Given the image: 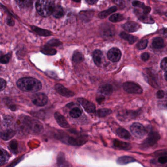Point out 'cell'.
I'll list each match as a JSON object with an SVG mask.
<instances>
[{
	"mask_svg": "<svg viewBox=\"0 0 167 167\" xmlns=\"http://www.w3.org/2000/svg\"><path fill=\"white\" fill-rule=\"evenodd\" d=\"M18 88L25 92H36L42 88V84L38 80L32 77H24L17 82Z\"/></svg>",
	"mask_w": 167,
	"mask_h": 167,
	"instance_id": "cell-1",
	"label": "cell"
},
{
	"mask_svg": "<svg viewBox=\"0 0 167 167\" xmlns=\"http://www.w3.org/2000/svg\"><path fill=\"white\" fill-rule=\"evenodd\" d=\"M55 7L53 0H38L36 2V10L43 17H48L52 14Z\"/></svg>",
	"mask_w": 167,
	"mask_h": 167,
	"instance_id": "cell-2",
	"label": "cell"
},
{
	"mask_svg": "<svg viewBox=\"0 0 167 167\" xmlns=\"http://www.w3.org/2000/svg\"><path fill=\"white\" fill-rule=\"evenodd\" d=\"M24 123L28 130L33 134H39L43 130V125L37 120L27 116L24 118Z\"/></svg>",
	"mask_w": 167,
	"mask_h": 167,
	"instance_id": "cell-3",
	"label": "cell"
},
{
	"mask_svg": "<svg viewBox=\"0 0 167 167\" xmlns=\"http://www.w3.org/2000/svg\"><path fill=\"white\" fill-rule=\"evenodd\" d=\"M130 130L131 134L138 139L142 138L147 133L144 126L138 123H134L130 126Z\"/></svg>",
	"mask_w": 167,
	"mask_h": 167,
	"instance_id": "cell-4",
	"label": "cell"
},
{
	"mask_svg": "<svg viewBox=\"0 0 167 167\" xmlns=\"http://www.w3.org/2000/svg\"><path fill=\"white\" fill-rule=\"evenodd\" d=\"M123 88L125 91L132 94H141L143 90L141 87L137 84L133 82H126L124 83Z\"/></svg>",
	"mask_w": 167,
	"mask_h": 167,
	"instance_id": "cell-5",
	"label": "cell"
},
{
	"mask_svg": "<svg viewBox=\"0 0 167 167\" xmlns=\"http://www.w3.org/2000/svg\"><path fill=\"white\" fill-rule=\"evenodd\" d=\"M31 100L34 105L37 106H44L48 103V97L43 93H37L33 94Z\"/></svg>",
	"mask_w": 167,
	"mask_h": 167,
	"instance_id": "cell-6",
	"label": "cell"
},
{
	"mask_svg": "<svg viewBox=\"0 0 167 167\" xmlns=\"http://www.w3.org/2000/svg\"><path fill=\"white\" fill-rule=\"evenodd\" d=\"M160 136L159 134L157 132H151L148 135V137L145 141L144 144L145 146H146L147 147H150V146L154 145L160 139Z\"/></svg>",
	"mask_w": 167,
	"mask_h": 167,
	"instance_id": "cell-7",
	"label": "cell"
},
{
	"mask_svg": "<svg viewBox=\"0 0 167 167\" xmlns=\"http://www.w3.org/2000/svg\"><path fill=\"white\" fill-rule=\"evenodd\" d=\"M78 101L79 102V103L82 106L87 112L88 113H93L95 112V106L92 102L83 98H78Z\"/></svg>",
	"mask_w": 167,
	"mask_h": 167,
	"instance_id": "cell-8",
	"label": "cell"
},
{
	"mask_svg": "<svg viewBox=\"0 0 167 167\" xmlns=\"http://www.w3.org/2000/svg\"><path fill=\"white\" fill-rule=\"evenodd\" d=\"M121 52L118 48H112L107 52V58L110 61L116 62L119 61L121 57Z\"/></svg>",
	"mask_w": 167,
	"mask_h": 167,
	"instance_id": "cell-9",
	"label": "cell"
},
{
	"mask_svg": "<svg viewBox=\"0 0 167 167\" xmlns=\"http://www.w3.org/2000/svg\"><path fill=\"white\" fill-rule=\"evenodd\" d=\"M134 13H135L137 17L142 22L147 24H153L154 21L150 16L148 15L145 14L143 11L140 10H139L135 9L134 10Z\"/></svg>",
	"mask_w": 167,
	"mask_h": 167,
	"instance_id": "cell-10",
	"label": "cell"
},
{
	"mask_svg": "<svg viewBox=\"0 0 167 167\" xmlns=\"http://www.w3.org/2000/svg\"><path fill=\"white\" fill-rule=\"evenodd\" d=\"M55 88L57 92L63 96L66 97H71L74 95V92L68 88H66L60 84H56L55 86Z\"/></svg>",
	"mask_w": 167,
	"mask_h": 167,
	"instance_id": "cell-11",
	"label": "cell"
},
{
	"mask_svg": "<svg viewBox=\"0 0 167 167\" xmlns=\"http://www.w3.org/2000/svg\"><path fill=\"white\" fill-rule=\"evenodd\" d=\"M123 28L126 31L129 32H134L137 31L140 28L138 23L134 21H128L123 25Z\"/></svg>",
	"mask_w": 167,
	"mask_h": 167,
	"instance_id": "cell-12",
	"label": "cell"
},
{
	"mask_svg": "<svg viewBox=\"0 0 167 167\" xmlns=\"http://www.w3.org/2000/svg\"><path fill=\"white\" fill-rule=\"evenodd\" d=\"M54 117L59 125L64 128H68L69 125L65 117L59 112H56L54 114Z\"/></svg>",
	"mask_w": 167,
	"mask_h": 167,
	"instance_id": "cell-13",
	"label": "cell"
},
{
	"mask_svg": "<svg viewBox=\"0 0 167 167\" xmlns=\"http://www.w3.org/2000/svg\"><path fill=\"white\" fill-rule=\"evenodd\" d=\"M87 140L85 137L80 136L78 137H70L68 139V143L74 146H80L85 144Z\"/></svg>",
	"mask_w": 167,
	"mask_h": 167,
	"instance_id": "cell-14",
	"label": "cell"
},
{
	"mask_svg": "<svg viewBox=\"0 0 167 167\" xmlns=\"http://www.w3.org/2000/svg\"><path fill=\"white\" fill-rule=\"evenodd\" d=\"M99 91L104 95H110L113 92V87L109 84H106L99 87Z\"/></svg>",
	"mask_w": 167,
	"mask_h": 167,
	"instance_id": "cell-15",
	"label": "cell"
},
{
	"mask_svg": "<svg viewBox=\"0 0 167 167\" xmlns=\"http://www.w3.org/2000/svg\"><path fill=\"white\" fill-rule=\"evenodd\" d=\"M112 25H103V26L102 28V33L103 36L106 37H111L114 35L115 34L114 29L113 27H111Z\"/></svg>",
	"mask_w": 167,
	"mask_h": 167,
	"instance_id": "cell-16",
	"label": "cell"
},
{
	"mask_svg": "<svg viewBox=\"0 0 167 167\" xmlns=\"http://www.w3.org/2000/svg\"><path fill=\"white\" fill-rule=\"evenodd\" d=\"M16 131L12 129H8L0 133V137L4 140H9L14 136Z\"/></svg>",
	"mask_w": 167,
	"mask_h": 167,
	"instance_id": "cell-17",
	"label": "cell"
},
{
	"mask_svg": "<svg viewBox=\"0 0 167 167\" xmlns=\"http://www.w3.org/2000/svg\"><path fill=\"white\" fill-rule=\"evenodd\" d=\"M133 6H134V7L141 9L143 11V12L146 14H149V13L150 12V10H151L150 7L146 6V5H145L144 3L139 1H135L133 2Z\"/></svg>",
	"mask_w": 167,
	"mask_h": 167,
	"instance_id": "cell-18",
	"label": "cell"
},
{
	"mask_svg": "<svg viewBox=\"0 0 167 167\" xmlns=\"http://www.w3.org/2000/svg\"><path fill=\"white\" fill-rule=\"evenodd\" d=\"M57 164L59 167H72V165L66 161L64 154L62 153H60L58 156Z\"/></svg>",
	"mask_w": 167,
	"mask_h": 167,
	"instance_id": "cell-19",
	"label": "cell"
},
{
	"mask_svg": "<svg viewBox=\"0 0 167 167\" xmlns=\"http://www.w3.org/2000/svg\"><path fill=\"white\" fill-rule=\"evenodd\" d=\"M103 54L100 50H96L93 52V59L94 63L96 66H100L101 64L102 58Z\"/></svg>",
	"mask_w": 167,
	"mask_h": 167,
	"instance_id": "cell-20",
	"label": "cell"
},
{
	"mask_svg": "<svg viewBox=\"0 0 167 167\" xmlns=\"http://www.w3.org/2000/svg\"><path fill=\"white\" fill-rule=\"evenodd\" d=\"M114 145L116 148L124 150H129L131 148V146L130 144L122 141H118L117 140H115L114 141Z\"/></svg>",
	"mask_w": 167,
	"mask_h": 167,
	"instance_id": "cell-21",
	"label": "cell"
},
{
	"mask_svg": "<svg viewBox=\"0 0 167 167\" xmlns=\"http://www.w3.org/2000/svg\"><path fill=\"white\" fill-rule=\"evenodd\" d=\"M120 36L123 39L125 40L126 41H128L130 44H133L136 42L137 40H138L137 37L133 36L129 34L126 33L125 32H122V33H121Z\"/></svg>",
	"mask_w": 167,
	"mask_h": 167,
	"instance_id": "cell-22",
	"label": "cell"
},
{
	"mask_svg": "<svg viewBox=\"0 0 167 167\" xmlns=\"http://www.w3.org/2000/svg\"><path fill=\"white\" fill-rule=\"evenodd\" d=\"M116 134L119 137L124 139H129L130 138V135L129 131L124 128H118L116 130Z\"/></svg>",
	"mask_w": 167,
	"mask_h": 167,
	"instance_id": "cell-23",
	"label": "cell"
},
{
	"mask_svg": "<svg viewBox=\"0 0 167 167\" xmlns=\"http://www.w3.org/2000/svg\"><path fill=\"white\" fill-rule=\"evenodd\" d=\"M117 10V8L116 6H112V7H110V9L108 10L99 13L98 14V17L101 19H104V18L107 17L108 16L110 15V14H111V13L115 12Z\"/></svg>",
	"mask_w": 167,
	"mask_h": 167,
	"instance_id": "cell-24",
	"label": "cell"
},
{
	"mask_svg": "<svg viewBox=\"0 0 167 167\" xmlns=\"http://www.w3.org/2000/svg\"><path fill=\"white\" fill-rule=\"evenodd\" d=\"M31 29L34 31L36 32V33L43 36H49L52 35V32L49 30H45L43 29L38 28L37 26H32Z\"/></svg>",
	"mask_w": 167,
	"mask_h": 167,
	"instance_id": "cell-25",
	"label": "cell"
},
{
	"mask_svg": "<svg viewBox=\"0 0 167 167\" xmlns=\"http://www.w3.org/2000/svg\"><path fill=\"white\" fill-rule=\"evenodd\" d=\"M9 158V155L6 150L0 149V166L6 163Z\"/></svg>",
	"mask_w": 167,
	"mask_h": 167,
	"instance_id": "cell-26",
	"label": "cell"
},
{
	"mask_svg": "<svg viewBox=\"0 0 167 167\" xmlns=\"http://www.w3.org/2000/svg\"><path fill=\"white\" fill-rule=\"evenodd\" d=\"M64 10L62 6H55L53 12L52 14L54 17L56 18H60L62 17L64 15Z\"/></svg>",
	"mask_w": 167,
	"mask_h": 167,
	"instance_id": "cell-27",
	"label": "cell"
},
{
	"mask_svg": "<svg viewBox=\"0 0 167 167\" xmlns=\"http://www.w3.org/2000/svg\"><path fill=\"white\" fill-rule=\"evenodd\" d=\"M152 45L154 49H159L163 48L164 46V42L163 40L160 37H157L153 39Z\"/></svg>",
	"mask_w": 167,
	"mask_h": 167,
	"instance_id": "cell-28",
	"label": "cell"
},
{
	"mask_svg": "<svg viewBox=\"0 0 167 167\" xmlns=\"http://www.w3.org/2000/svg\"><path fill=\"white\" fill-rule=\"evenodd\" d=\"M41 52L43 54L48 55H55L57 53L56 49L50 48V47H49L47 45H45L44 47H43L41 49Z\"/></svg>",
	"mask_w": 167,
	"mask_h": 167,
	"instance_id": "cell-29",
	"label": "cell"
},
{
	"mask_svg": "<svg viewBox=\"0 0 167 167\" xmlns=\"http://www.w3.org/2000/svg\"><path fill=\"white\" fill-rule=\"evenodd\" d=\"M135 159L130 157H122L119 158L117 160V163L120 165H125L130 163L134 162Z\"/></svg>",
	"mask_w": 167,
	"mask_h": 167,
	"instance_id": "cell-30",
	"label": "cell"
},
{
	"mask_svg": "<svg viewBox=\"0 0 167 167\" xmlns=\"http://www.w3.org/2000/svg\"><path fill=\"white\" fill-rule=\"evenodd\" d=\"M84 60L83 55L80 52H75L73 53L72 61L74 64H78L83 62Z\"/></svg>",
	"mask_w": 167,
	"mask_h": 167,
	"instance_id": "cell-31",
	"label": "cell"
},
{
	"mask_svg": "<svg viewBox=\"0 0 167 167\" xmlns=\"http://www.w3.org/2000/svg\"><path fill=\"white\" fill-rule=\"evenodd\" d=\"M112 113V111L109 109H101L98 110L96 112L97 115L99 117H106Z\"/></svg>",
	"mask_w": 167,
	"mask_h": 167,
	"instance_id": "cell-32",
	"label": "cell"
},
{
	"mask_svg": "<svg viewBox=\"0 0 167 167\" xmlns=\"http://www.w3.org/2000/svg\"><path fill=\"white\" fill-rule=\"evenodd\" d=\"M124 19V17L122 14L119 13L113 14L109 18L110 21L113 23H116V22L122 21Z\"/></svg>",
	"mask_w": 167,
	"mask_h": 167,
	"instance_id": "cell-33",
	"label": "cell"
},
{
	"mask_svg": "<svg viewBox=\"0 0 167 167\" xmlns=\"http://www.w3.org/2000/svg\"><path fill=\"white\" fill-rule=\"evenodd\" d=\"M81 110L78 107H74L69 112V115L71 117L73 118H77L80 117L82 115Z\"/></svg>",
	"mask_w": 167,
	"mask_h": 167,
	"instance_id": "cell-34",
	"label": "cell"
},
{
	"mask_svg": "<svg viewBox=\"0 0 167 167\" xmlns=\"http://www.w3.org/2000/svg\"><path fill=\"white\" fill-rule=\"evenodd\" d=\"M18 142L15 140H13L9 144V149L15 154L18 153Z\"/></svg>",
	"mask_w": 167,
	"mask_h": 167,
	"instance_id": "cell-35",
	"label": "cell"
},
{
	"mask_svg": "<svg viewBox=\"0 0 167 167\" xmlns=\"http://www.w3.org/2000/svg\"><path fill=\"white\" fill-rule=\"evenodd\" d=\"M136 112L134 111H125V112H122L121 114H120L118 116H119L120 118H128V117H130V118H133L134 117L136 116Z\"/></svg>",
	"mask_w": 167,
	"mask_h": 167,
	"instance_id": "cell-36",
	"label": "cell"
},
{
	"mask_svg": "<svg viewBox=\"0 0 167 167\" xmlns=\"http://www.w3.org/2000/svg\"><path fill=\"white\" fill-rule=\"evenodd\" d=\"M4 125L6 127H9L11 125H12L13 123V119L10 116H6L4 118Z\"/></svg>",
	"mask_w": 167,
	"mask_h": 167,
	"instance_id": "cell-37",
	"label": "cell"
},
{
	"mask_svg": "<svg viewBox=\"0 0 167 167\" xmlns=\"http://www.w3.org/2000/svg\"><path fill=\"white\" fill-rule=\"evenodd\" d=\"M62 43L59 40L57 39H52L50 40V41L47 43L46 45H48L49 47H56V46H59L61 45Z\"/></svg>",
	"mask_w": 167,
	"mask_h": 167,
	"instance_id": "cell-38",
	"label": "cell"
},
{
	"mask_svg": "<svg viewBox=\"0 0 167 167\" xmlns=\"http://www.w3.org/2000/svg\"><path fill=\"white\" fill-rule=\"evenodd\" d=\"M148 41L147 40H142L137 44V48L139 50H142L145 49L148 45Z\"/></svg>",
	"mask_w": 167,
	"mask_h": 167,
	"instance_id": "cell-39",
	"label": "cell"
},
{
	"mask_svg": "<svg viewBox=\"0 0 167 167\" xmlns=\"http://www.w3.org/2000/svg\"><path fill=\"white\" fill-rule=\"evenodd\" d=\"M15 1L21 7L29 6L31 2V0H15Z\"/></svg>",
	"mask_w": 167,
	"mask_h": 167,
	"instance_id": "cell-40",
	"label": "cell"
},
{
	"mask_svg": "<svg viewBox=\"0 0 167 167\" xmlns=\"http://www.w3.org/2000/svg\"><path fill=\"white\" fill-rule=\"evenodd\" d=\"M10 57V53L6 54V55H4L0 59V62L2 64H6L9 62Z\"/></svg>",
	"mask_w": 167,
	"mask_h": 167,
	"instance_id": "cell-41",
	"label": "cell"
},
{
	"mask_svg": "<svg viewBox=\"0 0 167 167\" xmlns=\"http://www.w3.org/2000/svg\"><path fill=\"white\" fill-rule=\"evenodd\" d=\"M161 68L164 71H167V57L164 58L161 62Z\"/></svg>",
	"mask_w": 167,
	"mask_h": 167,
	"instance_id": "cell-42",
	"label": "cell"
},
{
	"mask_svg": "<svg viewBox=\"0 0 167 167\" xmlns=\"http://www.w3.org/2000/svg\"><path fill=\"white\" fill-rule=\"evenodd\" d=\"M115 4L120 7H124L125 6V2L123 0H112Z\"/></svg>",
	"mask_w": 167,
	"mask_h": 167,
	"instance_id": "cell-43",
	"label": "cell"
},
{
	"mask_svg": "<svg viewBox=\"0 0 167 167\" xmlns=\"http://www.w3.org/2000/svg\"><path fill=\"white\" fill-rule=\"evenodd\" d=\"M6 83L2 78H0V91L3 90L6 88Z\"/></svg>",
	"mask_w": 167,
	"mask_h": 167,
	"instance_id": "cell-44",
	"label": "cell"
},
{
	"mask_svg": "<svg viewBox=\"0 0 167 167\" xmlns=\"http://www.w3.org/2000/svg\"><path fill=\"white\" fill-rule=\"evenodd\" d=\"M158 162L161 164H165L167 163V156H162L158 159Z\"/></svg>",
	"mask_w": 167,
	"mask_h": 167,
	"instance_id": "cell-45",
	"label": "cell"
},
{
	"mask_svg": "<svg viewBox=\"0 0 167 167\" xmlns=\"http://www.w3.org/2000/svg\"><path fill=\"white\" fill-rule=\"evenodd\" d=\"M141 57L142 60H143L144 61H147L149 59V54L147 52L144 53L141 55Z\"/></svg>",
	"mask_w": 167,
	"mask_h": 167,
	"instance_id": "cell-46",
	"label": "cell"
},
{
	"mask_svg": "<svg viewBox=\"0 0 167 167\" xmlns=\"http://www.w3.org/2000/svg\"><path fill=\"white\" fill-rule=\"evenodd\" d=\"M105 100V97L103 95H99L96 97V101L99 104L103 103Z\"/></svg>",
	"mask_w": 167,
	"mask_h": 167,
	"instance_id": "cell-47",
	"label": "cell"
},
{
	"mask_svg": "<svg viewBox=\"0 0 167 167\" xmlns=\"http://www.w3.org/2000/svg\"><path fill=\"white\" fill-rule=\"evenodd\" d=\"M159 33L164 37H167V29L164 28V29H161L159 31Z\"/></svg>",
	"mask_w": 167,
	"mask_h": 167,
	"instance_id": "cell-48",
	"label": "cell"
},
{
	"mask_svg": "<svg viewBox=\"0 0 167 167\" xmlns=\"http://www.w3.org/2000/svg\"><path fill=\"white\" fill-rule=\"evenodd\" d=\"M157 96L159 99L163 98L164 97V92L163 91H162V90L158 91L157 93Z\"/></svg>",
	"mask_w": 167,
	"mask_h": 167,
	"instance_id": "cell-49",
	"label": "cell"
},
{
	"mask_svg": "<svg viewBox=\"0 0 167 167\" xmlns=\"http://www.w3.org/2000/svg\"><path fill=\"white\" fill-rule=\"evenodd\" d=\"M7 24L10 26H13L14 25V21H13L12 19L8 18L7 19Z\"/></svg>",
	"mask_w": 167,
	"mask_h": 167,
	"instance_id": "cell-50",
	"label": "cell"
},
{
	"mask_svg": "<svg viewBox=\"0 0 167 167\" xmlns=\"http://www.w3.org/2000/svg\"><path fill=\"white\" fill-rule=\"evenodd\" d=\"M86 1L88 4L92 5L95 4L98 2V0H86Z\"/></svg>",
	"mask_w": 167,
	"mask_h": 167,
	"instance_id": "cell-51",
	"label": "cell"
},
{
	"mask_svg": "<svg viewBox=\"0 0 167 167\" xmlns=\"http://www.w3.org/2000/svg\"><path fill=\"white\" fill-rule=\"evenodd\" d=\"M4 55V53L2 52H0V59Z\"/></svg>",
	"mask_w": 167,
	"mask_h": 167,
	"instance_id": "cell-52",
	"label": "cell"
},
{
	"mask_svg": "<svg viewBox=\"0 0 167 167\" xmlns=\"http://www.w3.org/2000/svg\"><path fill=\"white\" fill-rule=\"evenodd\" d=\"M165 78L166 80L167 81V71H166V73H165Z\"/></svg>",
	"mask_w": 167,
	"mask_h": 167,
	"instance_id": "cell-53",
	"label": "cell"
},
{
	"mask_svg": "<svg viewBox=\"0 0 167 167\" xmlns=\"http://www.w3.org/2000/svg\"><path fill=\"white\" fill-rule=\"evenodd\" d=\"M73 1L75 2H79L81 1V0H72Z\"/></svg>",
	"mask_w": 167,
	"mask_h": 167,
	"instance_id": "cell-54",
	"label": "cell"
},
{
	"mask_svg": "<svg viewBox=\"0 0 167 167\" xmlns=\"http://www.w3.org/2000/svg\"><path fill=\"white\" fill-rule=\"evenodd\" d=\"M165 107H166V109H167V103H166V105H165Z\"/></svg>",
	"mask_w": 167,
	"mask_h": 167,
	"instance_id": "cell-55",
	"label": "cell"
},
{
	"mask_svg": "<svg viewBox=\"0 0 167 167\" xmlns=\"http://www.w3.org/2000/svg\"><path fill=\"white\" fill-rule=\"evenodd\" d=\"M166 16H167V13H166Z\"/></svg>",
	"mask_w": 167,
	"mask_h": 167,
	"instance_id": "cell-56",
	"label": "cell"
},
{
	"mask_svg": "<svg viewBox=\"0 0 167 167\" xmlns=\"http://www.w3.org/2000/svg\"><path fill=\"white\" fill-rule=\"evenodd\" d=\"M166 167H167V166H166Z\"/></svg>",
	"mask_w": 167,
	"mask_h": 167,
	"instance_id": "cell-57",
	"label": "cell"
}]
</instances>
